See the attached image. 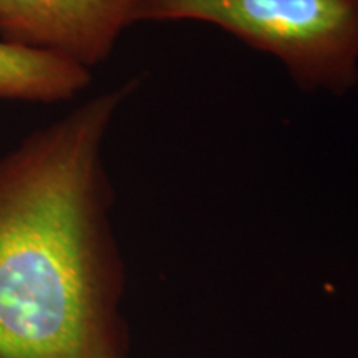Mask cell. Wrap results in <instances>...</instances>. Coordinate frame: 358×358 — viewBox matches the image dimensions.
<instances>
[{
	"mask_svg": "<svg viewBox=\"0 0 358 358\" xmlns=\"http://www.w3.org/2000/svg\"><path fill=\"white\" fill-rule=\"evenodd\" d=\"M204 22L284 64L299 88L358 83V0H145L140 22Z\"/></svg>",
	"mask_w": 358,
	"mask_h": 358,
	"instance_id": "7a4b0ae2",
	"label": "cell"
},
{
	"mask_svg": "<svg viewBox=\"0 0 358 358\" xmlns=\"http://www.w3.org/2000/svg\"><path fill=\"white\" fill-rule=\"evenodd\" d=\"M141 80L0 156V358H123V261L103 146Z\"/></svg>",
	"mask_w": 358,
	"mask_h": 358,
	"instance_id": "6da1fadb",
	"label": "cell"
},
{
	"mask_svg": "<svg viewBox=\"0 0 358 358\" xmlns=\"http://www.w3.org/2000/svg\"><path fill=\"white\" fill-rule=\"evenodd\" d=\"M145 0H0V38L93 70L136 24Z\"/></svg>",
	"mask_w": 358,
	"mask_h": 358,
	"instance_id": "3957f363",
	"label": "cell"
},
{
	"mask_svg": "<svg viewBox=\"0 0 358 358\" xmlns=\"http://www.w3.org/2000/svg\"><path fill=\"white\" fill-rule=\"evenodd\" d=\"M92 83V70L55 53L0 38V100L60 103Z\"/></svg>",
	"mask_w": 358,
	"mask_h": 358,
	"instance_id": "277c9868",
	"label": "cell"
}]
</instances>
